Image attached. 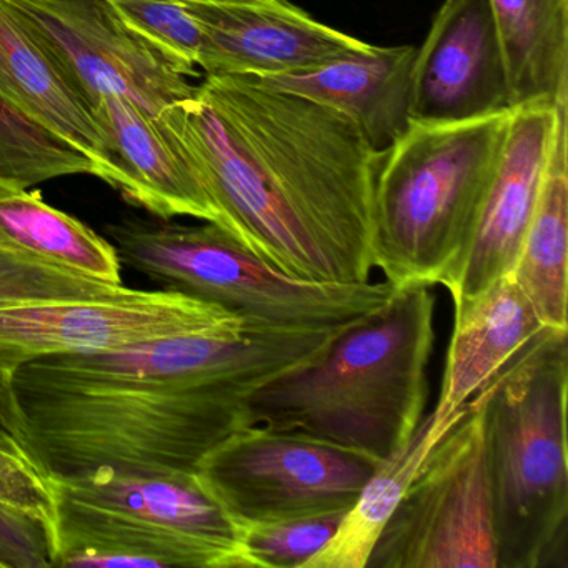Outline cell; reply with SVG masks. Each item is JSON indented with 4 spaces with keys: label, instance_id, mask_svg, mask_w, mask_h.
<instances>
[{
    "label": "cell",
    "instance_id": "obj_29",
    "mask_svg": "<svg viewBox=\"0 0 568 568\" xmlns=\"http://www.w3.org/2000/svg\"><path fill=\"white\" fill-rule=\"evenodd\" d=\"M0 447L34 462L29 452L28 437L19 412L14 378L4 374H0Z\"/></svg>",
    "mask_w": 568,
    "mask_h": 568
},
{
    "label": "cell",
    "instance_id": "obj_10",
    "mask_svg": "<svg viewBox=\"0 0 568 568\" xmlns=\"http://www.w3.org/2000/svg\"><path fill=\"white\" fill-rule=\"evenodd\" d=\"M222 305L181 291L0 311V374L48 355L114 351L182 335L251 331Z\"/></svg>",
    "mask_w": 568,
    "mask_h": 568
},
{
    "label": "cell",
    "instance_id": "obj_16",
    "mask_svg": "<svg viewBox=\"0 0 568 568\" xmlns=\"http://www.w3.org/2000/svg\"><path fill=\"white\" fill-rule=\"evenodd\" d=\"M415 52L412 45H372L305 71L244 79L344 114L377 151H384L410 122Z\"/></svg>",
    "mask_w": 568,
    "mask_h": 568
},
{
    "label": "cell",
    "instance_id": "obj_13",
    "mask_svg": "<svg viewBox=\"0 0 568 568\" xmlns=\"http://www.w3.org/2000/svg\"><path fill=\"white\" fill-rule=\"evenodd\" d=\"M510 108L490 0H444L410 75V121H464Z\"/></svg>",
    "mask_w": 568,
    "mask_h": 568
},
{
    "label": "cell",
    "instance_id": "obj_27",
    "mask_svg": "<svg viewBox=\"0 0 568 568\" xmlns=\"http://www.w3.org/2000/svg\"><path fill=\"white\" fill-rule=\"evenodd\" d=\"M0 504L36 518L54 537L58 494L54 481L28 458L0 447Z\"/></svg>",
    "mask_w": 568,
    "mask_h": 568
},
{
    "label": "cell",
    "instance_id": "obj_3",
    "mask_svg": "<svg viewBox=\"0 0 568 568\" xmlns=\"http://www.w3.org/2000/svg\"><path fill=\"white\" fill-rule=\"evenodd\" d=\"M197 91L231 129L272 201L324 248L342 282L371 281L382 151L344 114L244 78L205 75Z\"/></svg>",
    "mask_w": 568,
    "mask_h": 568
},
{
    "label": "cell",
    "instance_id": "obj_23",
    "mask_svg": "<svg viewBox=\"0 0 568 568\" xmlns=\"http://www.w3.org/2000/svg\"><path fill=\"white\" fill-rule=\"evenodd\" d=\"M94 171L88 155L0 94V181L31 189Z\"/></svg>",
    "mask_w": 568,
    "mask_h": 568
},
{
    "label": "cell",
    "instance_id": "obj_22",
    "mask_svg": "<svg viewBox=\"0 0 568 568\" xmlns=\"http://www.w3.org/2000/svg\"><path fill=\"white\" fill-rule=\"evenodd\" d=\"M465 407L467 404L450 417H437L434 412L424 417L412 437L378 464L377 470L362 488L354 507L342 520L337 534L304 568H365L375 540L418 468L435 444L462 417Z\"/></svg>",
    "mask_w": 568,
    "mask_h": 568
},
{
    "label": "cell",
    "instance_id": "obj_6",
    "mask_svg": "<svg viewBox=\"0 0 568 568\" xmlns=\"http://www.w3.org/2000/svg\"><path fill=\"white\" fill-rule=\"evenodd\" d=\"M121 264L172 291L222 305L251 327L334 331L377 311L397 288L384 282L332 284L288 277L221 225L122 219L105 227Z\"/></svg>",
    "mask_w": 568,
    "mask_h": 568
},
{
    "label": "cell",
    "instance_id": "obj_17",
    "mask_svg": "<svg viewBox=\"0 0 568 568\" xmlns=\"http://www.w3.org/2000/svg\"><path fill=\"white\" fill-rule=\"evenodd\" d=\"M454 332L434 414L450 417L545 325L510 274L454 301Z\"/></svg>",
    "mask_w": 568,
    "mask_h": 568
},
{
    "label": "cell",
    "instance_id": "obj_19",
    "mask_svg": "<svg viewBox=\"0 0 568 568\" xmlns=\"http://www.w3.org/2000/svg\"><path fill=\"white\" fill-rule=\"evenodd\" d=\"M555 104L557 114L544 181L508 274L545 327L568 331V95Z\"/></svg>",
    "mask_w": 568,
    "mask_h": 568
},
{
    "label": "cell",
    "instance_id": "obj_26",
    "mask_svg": "<svg viewBox=\"0 0 568 568\" xmlns=\"http://www.w3.org/2000/svg\"><path fill=\"white\" fill-rule=\"evenodd\" d=\"M347 514L241 527L244 568H304L337 534Z\"/></svg>",
    "mask_w": 568,
    "mask_h": 568
},
{
    "label": "cell",
    "instance_id": "obj_24",
    "mask_svg": "<svg viewBox=\"0 0 568 568\" xmlns=\"http://www.w3.org/2000/svg\"><path fill=\"white\" fill-rule=\"evenodd\" d=\"M134 288L99 281L51 262L0 245V311L62 304V302L104 301L124 297Z\"/></svg>",
    "mask_w": 568,
    "mask_h": 568
},
{
    "label": "cell",
    "instance_id": "obj_7",
    "mask_svg": "<svg viewBox=\"0 0 568 568\" xmlns=\"http://www.w3.org/2000/svg\"><path fill=\"white\" fill-rule=\"evenodd\" d=\"M52 481V567L244 568L241 527L195 474Z\"/></svg>",
    "mask_w": 568,
    "mask_h": 568
},
{
    "label": "cell",
    "instance_id": "obj_28",
    "mask_svg": "<svg viewBox=\"0 0 568 568\" xmlns=\"http://www.w3.org/2000/svg\"><path fill=\"white\" fill-rule=\"evenodd\" d=\"M0 567L52 568V538L48 528L4 504H0Z\"/></svg>",
    "mask_w": 568,
    "mask_h": 568
},
{
    "label": "cell",
    "instance_id": "obj_8",
    "mask_svg": "<svg viewBox=\"0 0 568 568\" xmlns=\"http://www.w3.org/2000/svg\"><path fill=\"white\" fill-rule=\"evenodd\" d=\"M378 464L327 442L248 424L212 448L195 475L244 527L347 514Z\"/></svg>",
    "mask_w": 568,
    "mask_h": 568
},
{
    "label": "cell",
    "instance_id": "obj_12",
    "mask_svg": "<svg viewBox=\"0 0 568 568\" xmlns=\"http://www.w3.org/2000/svg\"><path fill=\"white\" fill-rule=\"evenodd\" d=\"M187 4L204 31L199 71L205 75L291 74L374 45L315 21L288 0Z\"/></svg>",
    "mask_w": 568,
    "mask_h": 568
},
{
    "label": "cell",
    "instance_id": "obj_31",
    "mask_svg": "<svg viewBox=\"0 0 568 568\" xmlns=\"http://www.w3.org/2000/svg\"><path fill=\"white\" fill-rule=\"evenodd\" d=\"M0 568H2V567H0Z\"/></svg>",
    "mask_w": 568,
    "mask_h": 568
},
{
    "label": "cell",
    "instance_id": "obj_15",
    "mask_svg": "<svg viewBox=\"0 0 568 568\" xmlns=\"http://www.w3.org/2000/svg\"><path fill=\"white\" fill-rule=\"evenodd\" d=\"M92 114L108 144L104 182L165 221L192 217L225 229L224 215L159 119L112 94L101 95Z\"/></svg>",
    "mask_w": 568,
    "mask_h": 568
},
{
    "label": "cell",
    "instance_id": "obj_2",
    "mask_svg": "<svg viewBox=\"0 0 568 568\" xmlns=\"http://www.w3.org/2000/svg\"><path fill=\"white\" fill-rule=\"evenodd\" d=\"M435 342L430 287L397 288L315 361L245 400L248 424L294 432L382 462L424 420Z\"/></svg>",
    "mask_w": 568,
    "mask_h": 568
},
{
    "label": "cell",
    "instance_id": "obj_20",
    "mask_svg": "<svg viewBox=\"0 0 568 568\" xmlns=\"http://www.w3.org/2000/svg\"><path fill=\"white\" fill-rule=\"evenodd\" d=\"M510 108L568 95V0H490Z\"/></svg>",
    "mask_w": 568,
    "mask_h": 568
},
{
    "label": "cell",
    "instance_id": "obj_4",
    "mask_svg": "<svg viewBox=\"0 0 568 568\" xmlns=\"http://www.w3.org/2000/svg\"><path fill=\"white\" fill-rule=\"evenodd\" d=\"M567 335L545 327L470 398L497 568L567 567Z\"/></svg>",
    "mask_w": 568,
    "mask_h": 568
},
{
    "label": "cell",
    "instance_id": "obj_11",
    "mask_svg": "<svg viewBox=\"0 0 568 568\" xmlns=\"http://www.w3.org/2000/svg\"><path fill=\"white\" fill-rule=\"evenodd\" d=\"M11 2L89 108L101 95H121L159 119L165 109L194 95L197 85L139 38L111 0Z\"/></svg>",
    "mask_w": 568,
    "mask_h": 568
},
{
    "label": "cell",
    "instance_id": "obj_21",
    "mask_svg": "<svg viewBox=\"0 0 568 568\" xmlns=\"http://www.w3.org/2000/svg\"><path fill=\"white\" fill-rule=\"evenodd\" d=\"M0 245L59 267L122 284L121 258L109 239L44 202L39 192L0 181Z\"/></svg>",
    "mask_w": 568,
    "mask_h": 568
},
{
    "label": "cell",
    "instance_id": "obj_5",
    "mask_svg": "<svg viewBox=\"0 0 568 568\" xmlns=\"http://www.w3.org/2000/svg\"><path fill=\"white\" fill-rule=\"evenodd\" d=\"M514 108L464 121H410L382 151L372 264L395 288L457 275L497 168Z\"/></svg>",
    "mask_w": 568,
    "mask_h": 568
},
{
    "label": "cell",
    "instance_id": "obj_18",
    "mask_svg": "<svg viewBox=\"0 0 568 568\" xmlns=\"http://www.w3.org/2000/svg\"><path fill=\"white\" fill-rule=\"evenodd\" d=\"M0 94L71 142L104 181L109 152L92 109L48 49L28 31L11 0H0Z\"/></svg>",
    "mask_w": 568,
    "mask_h": 568
},
{
    "label": "cell",
    "instance_id": "obj_9",
    "mask_svg": "<svg viewBox=\"0 0 568 568\" xmlns=\"http://www.w3.org/2000/svg\"><path fill=\"white\" fill-rule=\"evenodd\" d=\"M365 568H497L480 414L474 400L418 468Z\"/></svg>",
    "mask_w": 568,
    "mask_h": 568
},
{
    "label": "cell",
    "instance_id": "obj_25",
    "mask_svg": "<svg viewBox=\"0 0 568 568\" xmlns=\"http://www.w3.org/2000/svg\"><path fill=\"white\" fill-rule=\"evenodd\" d=\"M122 21L185 78H197L204 31L182 0H111Z\"/></svg>",
    "mask_w": 568,
    "mask_h": 568
},
{
    "label": "cell",
    "instance_id": "obj_14",
    "mask_svg": "<svg viewBox=\"0 0 568 568\" xmlns=\"http://www.w3.org/2000/svg\"><path fill=\"white\" fill-rule=\"evenodd\" d=\"M555 102L514 108L470 247L447 287L452 301L478 294L514 267L544 181Z\"/></svg>",
    "mask_w": 568,
    "mask_h": 568
},
{
    "label": "cell",
    "instance_id": "obj_1",
    "mask_svg": "<svg viewBox=\"0 0 568 568\" xmlns=\"http://www.w3.org/2000/svg\"><path fill=\"white\" fill-rule=\"evenodd\" d=\"M345 327L182 335L36 358L14 374L32 460L52 480L195 474L248 425L254 392L315 361Z\"/></svg>",
    "mask_w": 568,
    "mask_h": 568
},
{
    "label": "cell",
    "instance_id": "obj_30",
    "mask_svg": "<svg viewBox=\"0 0 568 568\" xmlns=\"http://www.w3.org/2000/svg\"><path fill=\"white\" fill-rule=\"evenodd\" d=\"M182 2H229V0H182Z\"/></svg>",
    "mask_w": 568,
    "mask_h": 568
}]
</instances>
